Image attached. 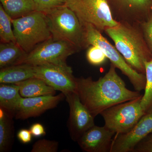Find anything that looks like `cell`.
I'll return each instance as SVG.
<instances>
[{"instance_id":"1","label":"cell","mask_w":152,"mask_h":152,"mask_svg":"<svg viewBox=\"0 0 152 152\" xmlns=\"http://www.w3.org/2000/svg\"><path fill=\"white\" fill-rule=\"evenodd\" d=\"M116 68L111 63L108 72L96 81L91 77L76 78V92L94 118L106 109L142 96L140 92L126 88Z\"/></svg>"},{"instance_id":"2","label":"cell","mask_w":152,"mask_h":152,"mask_svg":"<svg viewBox=\"0 0 152 152\" xmlns=\"http://www.w3.org/2000/svg\"><path fill=\"white\" fill-rule=\"evenodd\" d=\"M115 26L107 28L104 32L113 40L116 48L127 63L140 73L145 74V62L152 58L141 24L118 22Z\"/></svg>"},{"instance_id":"3","label":"cell","mask_w":152,"mask_h":152,"mask_svg":"<svg viewBox=\"0 0 152 152\" xmlns=\"http://www.w3.org/2000/svg\"><path fill=\"white\" fill-rule=\"evenodd\" d=\"M45 14L53 39L67 41L80 50L89 47L84 26L67 6H59Z\"/></svg>"},{"instance_id":"4","label":"cell","mask_w":152,"mask_h":152,"mask_svg":"<svg viewBox=\"0 0 152 152\" xmlns=\"http://www.w3.org/2000/svg\"><path fill=\"white\" fill-rule=\"evenodd\" d=\"M16 43L27 53L52 38L45 13L34 11L18 18L12 19Z\"/></svg>"},{"instance_id":"5","label":"cell","mask_w":152,"mask_h":152,"mask_svg":"<svg viewBox=\"0 0 152 152\" xmlns=\"http://www.w3.org/2000/svg\"><path fill=\"white\" fill-rule=\"evenodd\" d=\"M86 37L89 45L95 46L100 48L111 64L121 71L129 80L136 91L140 92L145 89L146 76L138 72L125 61L118 50L102 35L100 32L90 24L84 25Z\"/></svg>"},{"instance_id":"6","label":"cell","mask_w":152,"mask_h":152,"mask_svg":"<svg viewBox=\"0 0 152 152\" xmlns=\"http://www.w3.org/2000/svg\"><path fill=\"white\" fill-rule=\"evenodd\" d=\"M65 5L73 11L83 26L90 24L101 33L118 24L105 0H66Z\"/></svg>"},{"instance_id":"7","label":"cell","mask_w":152,"mask_h":152,"mask_svg":"<svg viewBox=\"0 0 152 152\" xmlns=\"http://www.w3.org/2000/svg\"><path fill=\"white\" fill-rule=\"evenodd\" d=\"M142 96L106 109L100 115L104 126L116 135L131 131L145 115L141 105Z\"/></svg>"},{"instance_id":"8","label":"cell","mask_w":152,"mask_h":152,"mask_svg":"<svg viewBox=\"0 0 152 152\" xmlns=\"http://www.w3.org/2000/svg\"><path fill=\"white\" fill-rule=\"evenodd\" d=\"M80 51L77 47L67 41L51 38L28 53L21 64L37 66L66 62L68 57Z\"/></svg>"},{"instance_id":"9","label":"cell","mask_w":152,"mask_h":152,"mask_svg":"<svg viewBox=\"0 0 152 152\" xmlns=\"http://www.w3.org/2000/svg\"><path fill=\"white\" fill-rule=\"evenodd\" d=\"M34 66L35 77L42 80L56 91L64 94L76 92V78L73 75L72 68L66 62Z\"/></svg>"},{"instance_id":"10","label":"cell","mask_w":152,"mask_h":152,"mask_svg":"<svg viewBox=\"0 0 152 152\" xmlns=\"http://www.w3.org/2000/svg\"><path fill=\"white\" fill-rule=\"evenodd\" d=\"M118 22L142 24L152 13V0H105Z\"/></svg>"},{"instance_id":"11","label":"cell","mask_w":152,"mask_h":152,"mask_svg":"<svg viewBox=\"0 0 152 152\" xmlns=\"http://www.w3.org/2000/svg\"><path fill=\"white\" fill-rule=\"evenodd\" d=\"M65 95L69 107L68 126L72 140L77 142L90 128L94 126V118L82 102L77 92Z\"/></svg>"},{"instance_id":"12","label":"cell","mask_w":152,"mask_h":152,"mask_svg":"<svg viewBox=\"0 0 152 152\" xmlns=\"http://www.w3.org/2000/svg\"><path fill=\"white\" fill-rule=\"evenodd\" d=\"M152 133V113L145 114L133 129L114 137L110 152H132L136 146Z\"/></svg>"},{"instance_id":"13","label":"cell","mask_w":152,"mask_h":152,"mask_svg":"<svg viewBox=\"0 0 152 152\" xmlns=\"http://www.w3.org/2000/svg\"><path fill=\"white\" fill-rule=\"evenodd\" d=\"M65 95H46L32 98H22L18 110L15 115L16 119L25 120L41 115L48 110L57 107Z\"/></svg>"},{"instance_id":"14","label":"cell","mask_w":152,"mask_h":152,"mask_svg":"<svg viewBox=\"0 0 152 152\" xmlns=\"http://www.w3.org/2000/svg\"><path fill=\"white\" fill-rule=\"evenodd\" d=\"M115 134L105 126H93L77 141L83 151L86 152H110Z\"/></svg>"},{"instance_id":"15","label":"cell","mask_w":152,"mask_h":152,"mask_svg":"<svg viewBox=\"0 0 152 152\" xmlns=\"http://www.w3.org/2000/svg\"><path fill=\"white\" fill-rule=\"evenodd\" d=\"M35 77V66L20 64L1 69L0 83L15 84Z\"/></svg>"},{"instance_id":"16","label":"cell","mask_w":152,"mask_h":152,"mask_svg":"<svg viewBox=\"0 0 152 152\" xmlns=\"http://www.w3.org/2000/svg\"><path fill=\"white\" fill-rule=\"evenodd\" d=\"M22 98L18 85L15 84L1 83V108L15 117Z\"/></svg>"},{"instance_id":"17","label":"cell","mask_w":152,"mask_h":152,"mask_svg":"<svg viewBox=\"0 0 152 152\" xmlns=\"http://www.w3.org/2000/svg\"><path fill=\"white\" fill-rule=\"evenodd\" d=\"M20 94L23 98H32L46 95H55L56 90L42 80L34 77L16 83Z\"/></svg>"},{"instance_id":"18","label":"cell","mask_w":152,"mask_h":152,"mask_svg":"<svg viewBox=\"0 0 152 152\" xmlns=\"http://www.w3.org/2000/svg\"><path fill=\"white\" fill-rule=\"evenodd\" d=\"M13 116L0 108V152L12 149L15 137Z\"/></svg>"},{"instance_id":"19","label":"cell","mask_w":152,"mask_h":152,"mask_svg":"<svg viewBox=\"0 0 152 152\" xmlns=\"http://www.w3.org/2000/svg\"><path fill=\"white\" fill-rule=\"evenodd\" d=\"M28 54L17 43L1 42L0 68L20 64Z\"/></svg>"},{"instance_id":"20","label":"cell","mask_w":152,"mask_h":152,"mask_svg":"<svg viewBox=\"0 0 152 152\" xmlns=\"http://www.w3.org/2000/svg\"><path fill=\"white\" fill-rule=\"evenodd\" d=\"M3 8L12 19L18 18L36 11L34 0H0Z\"/></svg>"},{"instance_id":"21","label":"cell","mask_w":152,"mask_h":152,"mask_svg":"<svg viewBox=\"0 0 152 152\" xmlns=\"http://www.w3.org/2000/svg\"><path fill=\"white\" fill-rule=\"evenodd\" d=\"M145 69L146 82L141 105L145 114H147L152 113V58L145 62Z\"/></svg>"},{"instance_id":"22","label":"cell","mask_w":152,"mask_h":152,"mask_svg":"<svg viewBox=\"0 0 152 152\" xmlns=\"http://www.w3.org/2000/svg\"><path fill=\"white\" fill-rule=\"evenodd\" d=\"M12 19L0 4V38L1 42L16 43L13 30L12 29Z\"/></svg>"},{"instance_id":"23","label":"cell","mask_w":152,"mask_h":152,"mask_svg":"<svg viewBox=\"0 0 152 152\" xmlns=\"http://www.w3.org/2000/svg\"><path fill=\"white\" fill-rule=\"evenodd\" d=\"M86 58L88 62L94 66H99L105 61L107 57L99 48L91 45L87 50Z\"/></svg>"},{"instance_id":"24","label":"cell","mask_w":152,"mask_h":152,"mask_svg":"<svg viewBox=\"0 0 152 152\" xmlns=\"http://www.w3.org/2000/svg\"><path fill=\"white\" fill-rule=\"evenodd\" d=\"M58 146V142L56 141L42 139L33 145L31 152H57Z\"/></svg>"},{"instance_id":"25","label":"cell","mask_w":152,"mask_h":152,"mask_svg":"<svg viewBox=\"0 0 152 152\" xmlns=\"http://www.w3.org/2000/svg\"><path fill=\"white\" fill-rule=\"evenodd\" d=\"M36 10L46 13L52 9L65 4L66 0H34Z\"/></svg>"},{"instance_id":"26","label":"cell","mask_w":152,"mask_h":152,"mask_svg":"<svg viewBox=\"0 0 152 152\" xmlns=\"http://www.w3.org/2000/svg\"><path fill=\"white\" fill-rule=\"evenodd\" d=\"M144 37L152 51V13L145 21L141 24Z\"/></svg>"},{"instance_id":"27","label":"cell","mask_w":152,"mask_h":152,"mask_svg":"<svg viewBox=\"0 0 152 152\" xmlns=\"http://www.w3.org/2000/svg\"><path fill=\"white\" fill-rule=\"evenodd\" d=\"M132 152H152V133L140 142Z\"/></svg>"},{"instance_id":"28","label":"cell","mask_w":152,"mask_h":152,"mask_svg":"<svg viewBox=\"0 0 152 152\" xmlns=\"http://www.w3.org/2000/svg\"><path fill=\"white\" fill-rule=\"evenodd\" d=\"M32 134L30 130L22 129L17 134V137L19 140L23 144L29 143L31 140Z\"/></svg>"},{"instance_id":"29","label":"cell","mask_w":152,"mask_h":152,"mask_svg":"<svg viewBox=\"0 0 152 152\" xmlns=\"http://www.w3.org/2000/svg\"><path fill=\"white\" fill-rule=\"evenodd\" d=\"M30 130L32 135L34 137H40L46 134V132L43 126L39 123H35L32 125Z\"/></svg>"}]
</instances>
